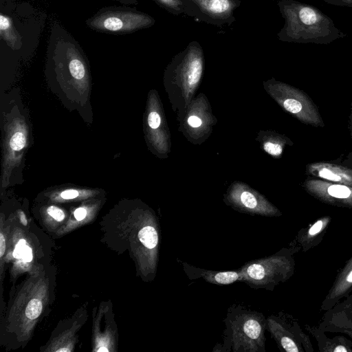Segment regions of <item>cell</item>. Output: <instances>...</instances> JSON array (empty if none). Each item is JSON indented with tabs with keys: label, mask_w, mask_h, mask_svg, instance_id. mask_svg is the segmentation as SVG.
I'll return each mask as SVG.
<instances>
[{
	"label": "cell",
	"mask_w": 352,
	"mask_h": 352,
	"mask_svg": "<svg viewBox=\"0 0 352 352\" xmlns=\"http://www.w3.org/2000/svg\"><path fill=\"white\" fill-rule=\"evenodd\" d=\"M277 6L285 20L277 34L280 41L328 45L346 36L329 16L312 5L296 0H279Z\"/></svg>",
	"instance_id": "1"
},
{
	"label": "cell",
	"mask_w": 352,
	"mask_h": 352,
	"mask_svg": "<svg viewBox=\"0 0 352 352\" xmlns=\"http://www.w3.org/2000/svg\"><path fill=\"white\" fill-rule=\"evenodd\" d=\"M222 351L265 352V319L258 313L239 306L230 307L225 320Z\"/></svg>",
	"instance_id": "2"
},
{
	"label": "cell",
	"mask_w": 352,
	"mask_h": 352,
	"mask_svg": "<svg viewBox=\"0 0 352 352\" xmlns=\"http://www.w3.org/2000/svg\"><path fill=\"white\" fill-rule=\"evenodd\" d=\"M184 14L195 20L217 27L230 25L240 0H182Z\"/></svg>",
	"instance_id": "3"
},
{
	"label": "cell",
	"mask_w": 352,
	"mask_h": 352,
	"mask_svg": "<svg viewBox=\"0 0 352 352\" xmlns=\"http://www.w3.org/2000/svg\"><path fill=\"white\" fill-rule=\"evenodd\" d=\"M155 23L152 16L142 12L111 11L95 17L90 25L107 32L125 33L151 27Z\"/></svg>",
	"instance_id": "4"
},
{
	"label": "cell",
	"mask_w": 352,
	"mask_h": 352,
	"mask_svg": "<svg viewBox=\"0 0 352 352\" xmlns=\"http://www.w3.org/2000/svg\"><path fill=\"white\" fill-rule=\"evenodd\" d=\"M184 271L190 280L201 278L207 283L224 285L242 282V274L236 270L217 271L199 268L186 263H183Z\"/></svg>",
	"instance_id": "5"
},
{
	"label": "cell",
	"mask_w": 352,
	"mask_h": 352,
	"mask_svg": "<svg viewBox=\"0 0 352 352\" xmlns=\"http://www.w3.org/2000/svg\"><path fill=\"white\" fill-rule=\"evenodd\" d=\"M232 202L244 212L262 216H272L276 213L275 209L263 199L258 198L254 194L244 190L240 194L232 195Z\"/></svg>",
	"instance_id": "6"
},
{
	"label": "cell",
	"mask_w": 352,
	"mask_h": 352,
	"mask_svg": "<svg viewBox=\"0 0 352 352\" xmlns=\"http://www.w3.org/2000/svg\"><path fill=\"white\" fill-rule=\"evenodd\" d=\"M138 236L144 248L155 253V250L160 242L159 232L155 225H147L142 227L139 231Z\"/></svg>",
	"instance_id": "7"
},
{
	"label": "cell",
	"mask_w": 352,
	"mask_h": 352,
	"mask_svg": "<svg viewBox=\"0 0 352 352\" xmlns=\"http://www.w3.org/2000/svg\"><path fill=\"white\" fill-rule=\"evenodd\" d=\"M0 29L1 36L10 44H15L16 36L12 30L10 20L6 16L1 14L0 16Z\"/></svg>",
	"instance_id": "8"
},
{
	"label": "cell",
	"mask_w": 352,
	"mask_h": 352,
	"mask_svg": "<svg viewBox=\"0 0 352 352\" xmlns=\"http://www.w3.org/2000/svg\"><path fill=\"white\" fill-rule=\"evenodd\" d=\"M160 6L168 12L178 16L184 14V4L182 0H154Z\"/></svg>",
	"instance_id": "9"
},
{
	"label": "cell",
	"mask_w": 352,
	"mask_h": 352,
	"mask_svg": "<svg viewBox=\"0 0 352 352\" xmlns=\"http://www.w3.org/2000/svg\"><path fill=\"white\" fill-rule=\"evenodd\" d=\"M42 302L38 299H32L27 305L25 315L30 320L38 318L42 311Z\"/></svg>",
	"instance_id": "10"
},
{
	"label": "cell",
	"mask_w": 352,
	"mask_h": 352,
	"mask_svg": "<svg viewBox=\"0 0 352 352\" xmlns=\"http://www.w3.org/2000/svg\"><path fill=\"white\" fill-rule=\"evenodd\" d=\"M69 69L72 76L78 80L82 79L85 74L83 63L78 58L71 60L69 63Z\"/></svg>",
	"instance_id": "11"
},
{
	"label": "cell",
	"mask_w": 352,
	"mask_h": 352,
	"mask_svg": "<svg viewBox=\"0 0 352 352\" xmlns=\"http://www.w3.org/2000/svg\"><path fill=\"white\" fill-rule=\"evenodd\" d=\"M328 193L336 198H346L350 194L349 188L341 185H332L328 188Z\"/></svg>",
	"instance_id": "12"
},
{
	"label": "cell",
	"mask_w": 352,
	"mask_h": 352,
	"mask_svg": "<svg viewBox=\"0 0 352 352\" xmlns=\"http://www.w3.org/2000/svg\"><path fill=\"white\" fill-rule=\"evenodd\" d=\"M25 137L21 132L15 133L10 139V145L12 150L19 151L25 145Z\"/></svg>",
	"instance_id": "13"
},
{
	"label": "cell",
	"mask_w": 352,
	"mask_h": 352,
	"mask_svg": "<svg viewBox=\"0 0 352 352\" xmlns=\"http://www.w3.org/2000/svg\"><path fill=\"white\" fill-rule=\"evenodd\" d=\"M281 346L287 352H298V349L294 341L288 336H283L279 339Z\"/></svg>",
	"instance_id": "14"
},
{
	"label": "cell",
	"mask_w": 352,
	"mask_h": 352,
	"mask_svg": "<svg viewBox=\"0 0 352 352\" xmlns=\"http://www.w3.org/2000/svg\"><path fill=\"white\" fill-rule=\"evenodd\" d=\"M283 105L286 110L293 113H297L302 109V104L300 102L294 99L285 100Z\"/></svg>",
	"instance_id": "15"
},
{
	"label": "cell",
	"mask_w": 352,
	"mask_h": 352,
	"mask_svg": "<svg viewBox=\"0 0 352 352\" xmlns=\"http://www.w3.org/2000/svg\"><path fill=\"white\" fill-rule=\"evenodd\" d=\"M264 149L268 153L275 156H278L282 153V147L280 145L270 142L264 144Z\"/></svg>",
	"instance_id": "16"
},
{
	"label": "cell",
	"mask_w": 352,
	"mask_h": 352,
	"mask_svg": "<svg viewBox=\"0 0 352 352\" xmlns=\"http://www.w3.org/2000/svg\"><path fill=\"white\" fill-rule=\"evenodd\" d=\"M47 213L58 221H60L65 218V214L63 210L54 206H50L47 208Z\"/></svg>",
	"instance_id": "17"
},
{
	"label": "cell",
	"mask_w": 352,
	"mask_h": 352,
	"mask_svg": "<svg viewBox=\"0 0 352 352\" xmlns=\"http://www.w3.org/2000/svg\"><path fill=\"white\" fill-rule=\"evenodd\" d=\"M161 119L157 112H151L148 116V123L151 128L157 129L160 126Z\"/></svg>",
	"instance_id": "18"
},
{
	"label": "cell",
	"mask_w": 352,
	"mask_h": 352,
	"mask_svg": "<svg viewBox=\"0 0 352 352\" xmlns=\"http://www.w3.org/2000/svg\"><path fill=\"white\" fill-rule=\"evenodd\" d=\"M25 247V241L24 239H21L16 245L15 249L13 252V256L16 258L22 259Z\"/></svg>",
	"instance_id": "19"
},
{
	"label": "cell",
	"mask_w": 352,
	"mask_h": 352,
	"mask_svg": "<svg viewBox=\"0 0 352 352\" xmlns=\"http://www.w3.org/2000/svg\"><path fill=\"white\" fill-rule=\"evenodd\" d=\"M319 175L321 177H323V178H325V179H327L329 180H332V181L338 182V181L341 180V177L339 175L333 173V172H331V170H329L327 168H323L321 170H320Z\"/></svg>",
	"instance_id": "20"
},
{
	"label": "cell",
	"mask_w": 352,
	"mask_h": 352,
	"mask_svg": "<svg viewBox=\"0 0 352 352\" xmlns=\"http://www.w3.org/2000/svg\"><path fill=\"white\" fill-rule=\"evenodd\" d=\"M322 1L329 4H331V5L352 8V0H322Z\"/></svg>",
	"instance_id": "21"
},
{
	"label": "cell",
	"mask_w": 352,
	"mask_h": 352,
	"mask_svg": "<svg viewBox=\"0 0 352 352\" xmlns=\"http://www.w3.org/2000/svg\"><path fill=\"white\" fill-rule=\"evenodd\" d=\"M78 192L76 190H67L61 192L60 196L65 199H70L76 197Z\"/></svg>",
	"instance_id": "22"
},
{
	"label": "cell",
	"mask_w": 352,
	"mask_h": 352,
	"mask_svg": "<svg viewBox=\"0 0 352 352\" xmlns=\"http://www.w3.org/2000/svg\"><path fill=\"white\" fill-rule=\"evenodd\" d=\"M322 227V221H318L316 223H315L309 229V234L310 235H314L318 233L321 228Z\"/></svg>",
	"instance_id": "23"
},
{
	"label": "cell",
	"mask_w": 352,
	"mask_h": 352,
	"mask_svg": "<svg viewBox=\"0 0 352 352\" xmlns=\"http://www.w3.org/2000/svg\"><path fill=\"white\" fill-rule=\"evenodd\" d=\"M32 259V249L27 246L25 248L24 252L23 254L22 260L25 262H30Z\"/></svg>",
	"instance_id": "24"
},
{
	"label": "cell",
	"mask_w": 352,
	"mask_h": 352,
	"mask_svg": "<svg viewBox=\"0 0 352 352\" xmlns=\"http://www.w3.org/2000/svg\"><path fill=\"white\" fill-rule=\"evenodd\" d=\"M189 125L192 127H199L201 124V120L197 116H192L188 120Z\"/></svg>",
	"instance_id": "25"
},
{
	"label": "cell",
	"mask_w": 352,
	"mask_h": 352,
	"mask_svg": "<svg viewBox=\"0 0 352 352\" xmlns=\"http://www.w3.org/2000/svg\"><path fill=\"white\" fill-rule=\"evenodd\" d=\"M87 211L83 208H79L74 212V217L78 221L82 220L85 217Z\"/></svg>",
	"instance_id": "26"
},
{
	"label": "cell",
	"mask_w": 352,
	"mask_h": 352,
	"mask_svg": "<svg viewBox=\"0 0 352 352\" xmlns=\"http://www.w3.org/2000/svg\"><path fill=\"white\" fill-rule=\"evenodd\" d=\"M6 250V240L2 233L0 234V257L5 253Z\"/></svg>",
	"instance_id": "27"
},
{
	"label": "cell",
	"mask_w": 352,
	"mask_h": 352,
	"mask_svg": "<svg viewBox=\"0 0 352 352\" xmlns=\"http://www.w3.org/2000/svg\"><path fill=\"white\" fill-rule=\"evenodd\" d=\"M19 219H20V222L23 225V226H26L27 223H28V220L26 219V217L24 214L23 212L22 211H19Z\"/></svg>",
	"instance_id": "28"
},
{
	"label": "cell",
	"mask_w": 352,
	"mask_h": 352,
	"mask_svg": "<svg viewBox=\"0 0 352 352\" xmlns=\"http://www.w3.org/2000/svg\"><path fill=\"white\" fill-rule=\"evenodd\" d=\"M334 351L336 352H338V351H346V349L343 346H338L336 348L334 349L333 350Z\"/></svg>",
	"instance_id": "29"
},
{
	"label": "cell",
	"mask_w": 352,
	"mask_h": 352,
	"mask_svg": "<svg viewBox=\"0 0 352 352\" xmlns=\"http://www.w3.org/2000/svg\"><path fill=\"white\" fill-rule=\"evenodd\" d=\"M346 280H347L348 282L352 283V271L348 275V276L346 278Z\"/></svg>",
	"instance_id": "30"
},
{
	"label": "cell",
	"mask_w": 352,
	"mask_h": 352,
	"mask_svg": "<svg viewBox=\"0 0 352 352\" xmlns=\"http://www.w3.org/2000/svg\"><path fill=\"white\" fill-rule=\"evenodd\" d=\"M97 351H98V352H101V351H106V352H107V351H109V350L107 349H106V348L102 347V348L98 349Z\"/></svg>",
	"instance_id": "31"
},
{
	"label": "cell",
	"mask_w": 352,
	"mask_h": 352,
	"mask_svg": "<svg viewBox=\"0 0 352 352\" xmlns=\"http://www.w3.org/2000/svg\"><path fill=\"white\" fill-rule=\"evenodd\" d=\"M56 351H69V350L68 349H66V348H63V349H59L58 350H56Z\"/></svg>",
	"instance_id": "32"
}]
</instances>
